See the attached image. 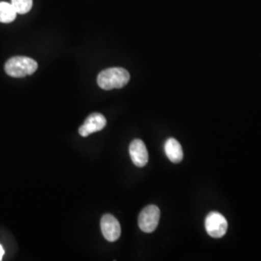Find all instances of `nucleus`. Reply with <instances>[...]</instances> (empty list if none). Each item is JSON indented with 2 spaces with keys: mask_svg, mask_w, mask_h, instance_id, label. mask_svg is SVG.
Returning a JSON list of instances; mask_svg holds the SVG:
<instances>
[{
  "mask_svg": "<svg viewBox=\"0 0 261 261\" xmlns=\"http://www.w3.org/2000/svg\"><path fill=\"white\" fill-rule=\"evenodd\" d=\"M130 82V74L123 68H110L102 71L98 77V85L105 90L122 88Z\"/></svg>",
  "mask_w": 261,
  "mask_h": 261,
  "instance_id": "1",
  "label": "nucleus"
},
{
  "mask_svg": "<svg viewBox=\"0 0 261 261\" xmlns=\"http://www.w3.org/2000/svg\"><path fill=\"white\" fill-rule=\"evenodd\" d=\"M37 69V62L27 56L12 57L5 64V72L13 77H23L32 75Z\"/></svg>",
  "mask_w": 261,
  "mask_h": 261,
  "instance_id": "2",
  "label": "nucleus"
},
{
  "mask_svg": "<svg viewBox=\"0 0 261 261\" xmlns=\"http://www.w3.org/2000/svg\"><path fill=\"white\" fill-rule=\"evenodd\" d=\"M160 209L156 205L146 206L139 216V225L140 228L145 233L153 232L160 221Z\"/></svg>",
  "mask_w": 261,
  "mask_h": 261,
  "instance_id": "3",
  "label": "nucleus"
},
{
  "mask_svg": "<svg viewBox=\"0 0 261 261\" xmlns=\"http://www.w3.org/2000/svg\"><path fill=\"white\" fill-rule=\"evenodd\" d=\"M227 221L219 212L209 213L205 219V229L207 233L213 238H221L227 230Z\"/></svg>",
  "mask_w": 261,
  "mask_h": 261,
  "instance_id": "4",
  "label": "nucleus"
},
{
  "mask_svg": "<svg viewBox=\"0 0 261 261\" xmlns=\"http://www.w3.org/2000/svg\"><path fill=\"white\" fill-rule=\"evenodd\" d=\"M101 229L103 237L110 242L118 240L121 235V227L118 220L111 214L103 215L102 217Z\"/></svg>",
  "mask_w": 261,
  "mask_h": 261,
  "instance_id": "5",
  "label": "nucleus"
},
{
  "mask_svg": "<svg viewBox=\"0 0 261 261\" xmlns=\"http://www.w3.org/2000/svg\"><path fill=\"white\" fill-rule=\"evenodd\" d=\"M107 125V120L103 114L95 112L90 114L86 120L84 121V125H82L79 129V133L82 137H88L89 135L103 130Z\"/></svg>",
  "mask_w": 261,
  "mask_h": 261,
  "instance_id": "6",
  "label": "nucleus"
},
{
  "mask_svg": "<svg viewBox=\"0 0 261 261\" xmlns=\"http://www.w3.org/2000/svg\"><path fill=\"white\" fill-rule=\"evenodd\" d=\"M130 156L134 165L143 168L148 163V151L142 140H135L130 144Z\"/></svg>",
  "mask_w": 261,
  "mask_h": 261,
  "instance_id": "7",
  "label": "nucleus"
},
{
  "mask_svg": "<svg viewBox=\"0 0 261 261\" xmlns=\"http://www.w3.org/2000/svg\"><path fill=\"white\" fill-rule=\"evenodd\" d=\"M165 152L169 161L174 164H178L183 160L182 146L175 139H168L166 141Z\"/></svg>",
  "mask_w": 261,
  "mask_h": 261,
  "instance_id": "8",
  "label": "nucleus"
},
{
  "mask_svg": "<svg viewBox=\"0 0 261 261\" xmlns=\"http://www.w3.org/2000/svg\"><path fill=\"white\" fill-rule=\"evenodd\" d=\"M18 13L8 2H0V22L10 23L15 20Z\"/></svg>",
  "mask_w": 261,
  "mask_h": 261,
  "instance_id": "9",
  "label": "nucleus"
},
{
  "mask_svg": "<svg viewBox=\"0 0 261 261\" xmlns=\"http://www.w3.org/2000/svg\"><path fill=\"white\" fill-rule=\"evenodd\" d=\"M11 4L19 15H23L28 13L31 8L33 1L32 0H12Z\"/></svg>",
  "mask_w": 261,
  "mask_h": 261,
  "instance_id": "10",
  "label": "nucleus"
},
{
  "mask_svg": "<svg viewBox=\"0 0 261 261\" xmlns=\"http://www.w3.org/2000/svg\"><path fill=\"white\" fill-rule=\"evenodd\" d=\"M4 253H5V251H4L3 247L0 245V260H2V257H3Z\"/></svg>",
  "mask_w": 261,
  "mask_h": 261,
  "instance_id": "11",
  "label": "nucleus"
}]
</instances>
